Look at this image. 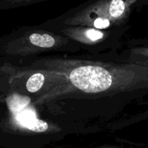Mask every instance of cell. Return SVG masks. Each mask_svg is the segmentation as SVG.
<instances>
[{"instance_id":"1","label":"cell","mask_w":148,"mask_h":148,"mask_svg":"<svg viewBox=\"0 0 148 148\" xmlns=\"http://www.w3.org/2000/svg\"><path fill=\"white\" fill-rule=\"evenodd\" d=\"M70 79L74 86L89 93L106 90L112 84V77L105 69L97 66H81L72 71Z\"/></svg>"},{"instance_id":"2","label":"cell","mask_w":148,"mask_h":148,"mask_svg":"<svg viewBox=\"0 0 148 148\" xmlns=\"http://www.w3.org/2000/svg\"><path fill=\"white\" fill-rule=\"evenodd\" d=\"M30 41L32 44L42 48L52 47L55 44V39L48 34H39L33 33L30 35Z\"/></svg>"},{"instance_id":"3","label":"cell","mask_w":148,"mask_h":148,"mask_svg":"<svg viewBox=\"0 0 148 148\" xmlns=\"http://www.w3.org/2000/svg\"><path fill=\"white\" fill-rule=\"evenodd\" d=\"M44 82V77L40 73H36L32 75L28 80L26 87L29 92H35L39 90Z\"/></svg>"},{"instance_id":"4","label":"cell","mask_w":148,"mask_h":148,"mask_svg":"<svg viewBox=\"0 0 148 148\" xmlns=\"http://www.w3.org/2000/svg\"><path fill=\"white\" fill-rule=\"evenodd\" d=\"M10 109L14 112L19 111L26 106L30 103V99L28 97L14 95L10 98Z\"/></svg>"},{"instance_id":"5","label":"cell","mask_w":148,"mask_h":148,"mask_svg":"<svg viewBox=\"0 0 148 148\" xmlns=\"http://www.w3.org/2000/svg\"><path fill=\"white\" fill-rule=\"evenodd\" d=\"M26 126L29 130L35 132H44L48 129V125L45 121L39 120L36 118L29 121Z\"/></svg>"},{"instance_id":"6","label":"cell","mask_w":148,"mask_h":148,"mask_svg":"<svg viewBox=\"0 0 148 148\" xmlns=\"http://www.w3.org/2000/svg\"><path fill=\"white\" fill-rule=\"evenodd\" d=\"M36 118L35 116V114H33L32 111H26L24 112L21 113L19 116V120L21 121V123L23 124H24L25 126L28 124L30 121H31L32 119Z\"/></svg>"},{"instance_id":"7","label":"cell","mask_w":148,"mask_h":148,"mask_svg":"<svg viewBox=\"0 0 148 148\" xmlns=\"http://www.w3.org/2000/svg\"><path fill=\"white\" fill-rule=\"evenodd\" d=\"M87 37L91 40H97L102 38L103 34L100 31L97 30H93V29H90L88 30L86 33Z\"/></svg>"},{"instance_id":"8","label":"cell","mask_w":148,"mask_h":148,"mask_svg":"<svg viewBox=\"0 0 148 148\" xmlns=\"http://www.w3.org/2000/svg\"><path fill=\"white\" fill-rule=\"evenodd\" d=\"M110 21L107 19L97 18L94 22V25L96 28H105L110 25Z\"/></svg>"},{"instance_id":"9","label":"cell","mask_w":148,"mask_h":148,"mask_svg":"<svg viewBox=\"0 0 148 148\" xmlns=\"http://www.w3.org/2000/svg\"><path fill=\"white\" fill-rule=\"evenodd\" d=\"M11 2H23V1H34V0H7Z\"/></svg>"},{"instance_id":"10","label":"cell","mask_w":148,"mask_h":148,"mask_svg":"<svg viewBox=\"0 0 148 148\" xmlns=\"http://www.w3.org/2000/svg\"><path fill=\"white\" fill-rule=\"evenodd\" d=\"M147 54H148V51H147Z\"/></svg>"}]
</instances>
